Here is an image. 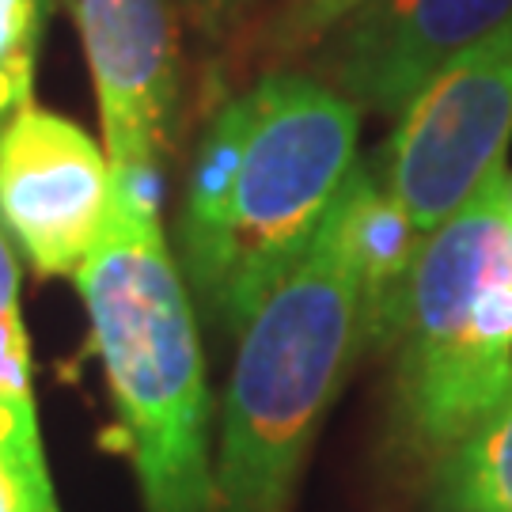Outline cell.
<instances>
[{"mask_svg": "<svg viewBox=\"0 0 512 512\" xmlns=\"http://www.w3.org/2000/svg\"><path fill=\"white\" fill-rule=\"evenodd\" d=\"M361 110L327 80L266 73L205 122L179 202V270L220 334H243L304 258L357 167Z\"/></svg>", "mask_w": 512, "mask_h": 512, "instance_id": "obj_1", "label": "cell"}, {"mask_svg": "<svg viewBox=\"0 0 512 512\" xmlns=\"http://www.w3.org/2000/svg\"><path fill=\"white\" fill-rule=\"evenodd\" d=\"M76 289L145 512H220L198 311L156 202L114 194L107 232L80 266Z\"/></svg>", "mask_w": 512, "mask_h": 512, "instance_id": "obj_2", "label": "cell"}, {"mask_svg": "<svg viewBox=\"0 0 512 512\" xmlns=\"http://www.w3.org/2000/svg\"><path fill=\"white\" fill-rule=\"evenodd\" d=\"M357 357V262L346 194L239 334L220 403V512H289L311 440Z\"/></svg>", "mask_w": 512, "mask_h": 512, "instance_id": "obj_3", "label": "cell"}, {"mask_svg": "<svg viewBox=\"0 0 512 512\" xmlns=\"http://www.w3.org/2000/svg\"><path fill=\"white\" fill-rule=\"evenodd\" d=\"M403 444L444 456L512 380V175L497 164L425 232L395 330Z\"/></svg>", "mask_w": 512, "mask_h": 512, "instance_id": "obj_4", "label": "cell"}, {"mask_svg": "<svg viewBox=\"0 0 512 512\" xmlns=\"http://www.w3.org/2000/svg\"><path fill=\"white\" fill-rule=\"evenodd\" d=\"M512 137V12L399 114L376 175L421 232L448 220Z\"/></svg>", "mask_w": 512, "mask_h": 512, "instance_id": "obj_5", "label": "cell"}, {"mask_svg": "<svg viewBox=\"0 0 512 512\" xmlns=\"http://www.w3.org/2000/svg\"><path fill=\"white\" fill-rule=\"evenodd\" d=\"M114 167L84 129L23 107L0 129V232L38 277H76L114 213Z\"/></svg>", "mask_w": 512, "mask_h": 512, "instance_id": "obj_6", "label": "cell"}, {"mask_svg": "<svg viewBox=\"0 0 512 512\" xmlns=\"http://www.w3.org/2000/svg\"><path fill=\"white\" fill-rule=\"evenodd\" d=\"M84 42L114 183L156 202L179 114L171 0H65Z\"/></svg>", "mask_w": 512, "mask_h": 512, "instance_id": "obj_7", "label": "cell"}, {"mask_svg": "<svg viewBox=\"0 0 512 512\" xmlns=\"http://www.w3.org/2000/svg\"><path fill=\"white\" fill-rule=\"evenodd\" d=\"M512 0H361L319 38V69L357 110L403 114Z\"/></svg>", "mask_w": 512, "mask_h": 512, "instance_id": "obj_8", "label": "cell"}, {"mask_svg": "<svg viewBox=\"0 0 512 512\" xmlns=\"http://www.w3.org/2000/svg\"><path fill=\"white\" fill-rule=\"evenodd\" d=\"M342 194L357 262V353H387L399 330L406 285L425 232L387 194L372 164L353 167Z\"/></svg>", "mask_w": 512, "mask_h": 512, "instance_id": "obj_9", "label": "cell"}, {"mask_svg": "<svg viewBox=\"0 0 512 512\" xmlns=\"http://www.w3.org/2000/svg\"><path fill=\"white\" fill-rule=\"evenodd\" d=\"M0 459L35 512H61L42 448L31 342L19 311V258L0 232Z\"/></svg>", "mask_w": 512, "mask_h": 512, "instance_id": "obj_10", "label": "cell"}, {"mask_svg": "<svg viewBox=\"0 0 512 512\" xmlns=\"http://www.w3.org/2000/svg\"><path fill=\"white\" fill-rule=\"evenodd\" d=\"M437 512H512V380L482 418L440 456Z\"/></svg>", "mask_w": 512, "mask_h": 512, "instance_id": "obj_11", "label": "cell"}, {"mask_svg": "<svg viewBox=\"0 0 512 512\" xmlns=\"http://www.w3.org/2000/svg\"><path fill=\"white\" fill-rule=\"evenodd\" d=\"M57 0H0V129L35 99V65Z\"/></svg>", "mask_w": 512, "mask_h": 512, "instance_id": "obj_12", "label": "cell"}, {"mask_svg": "<svg viewBox=\"0 0 512 512\" xmlns=\"http://www.w3.org/2000/svg\"><path fill=\"white\" fill-rule=\"evenodd\" d=\"M353 4H361V0H285L270 23V31H266L270 54L289 57L308 50V46L315 50L319 38L327 35Z\"/></svg>", "mask_w": 512, "mask_h": 512, "instance_id": "obj_13", "label": "cell"}, {"mask_svg": "<svg viewBox=\"0 0 512 512\" xmlns=\"http://www.w3.org/2000/svg\"><path fill=\"white\" fill-rule=\"evenodd\" d=\"M179 4H183V12L190 16L198 35L217 42L236 27L251 0H179Z\"/></svg>", "mask_w": 512, "mask_h": 512, "instance_id": "obj_14", "label": "cell"}, {"mask_svg": "<svg viewBox=\"0 0 512 512\" xmlns=\"http://www.w3.org/2000/svg\"><path fill=\"white\" fill-rule=\"evenodd\" d=\"M0 512H35L23 486H19V478L4 467V459H0Z\"/></svg>", "mask_w": 512, "mask_h": 512, "instance_id": "obj_15", "label": "cell"}]
</instances>
